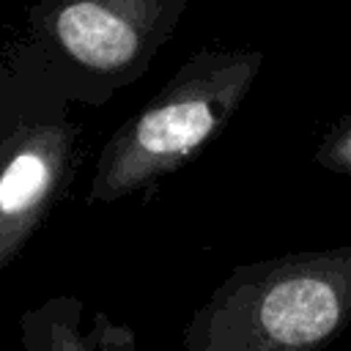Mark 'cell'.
<instances>
[{
	"instance_id": "6da1fadb",
	"label": "cell",
	"mask_w": 351,
	"mask_h": 351,
	"mask_svg": "<svg viewBox=\"0 0 351 351\" xmlns=\"http://www.w3.org/2000/svg\"><path fill=\"white\" fill-rule=\"evenodd\" d=\"M189 0H36L0 60L33 93L99 110L134 85Z\"/></svg>"
},
{
	"instance_id": "5b68a950",
	"label": "cell",
	"mask_w": 351,
	"mask_h": 351,
	"mask_svg": "<svg viewBox=\"0 0 351 351\" xmlns=\"http://www.w3.org/2000/svg\"><path fill=\"white\" fill-rule=\"evenodd\" d=\"M22 351H134L129 326L77 296H49L19 318Z\"/></svg>"
},
{
	"instance_id": "277c9868",
	"label": "cell",
	"mask_w": 351,
	"mask_h": 351,
	"mask_svg": "<svg viewBox=\"0 0 351 351\" xmlns=\"http://www.w3.org/2000/svg\"><path fill=\"white\" fill-rule=\"evenodd\" d=\"M71 110L33 93L0 140V274L49 219L77 176L82 126Z\"/></svg>"
},
{
	"instance_id": "3957f363",
	"label": "cell",
	"mask_w": 351,
	"mask_h": 351,
	"mask_svg": "<svg viewBox=\"0 0 351 351\" xmlns=\"http://www.w3.org/2000/svg\"><path fill=\"white\" fill-rule=\"evenodd\" d=\"M261 69V49H195L101 145L88 203L110 206L148 195L197 159L233 121Z\"/></svg>"
},
{
	"instance_id": "7a4b0ae2",
	"label": "cell",
	"mask_w": 351,
	"mask_h": 351,
	"mask_svg": "<svg viewBox=\"0 0 351 351\" xmlns=\"http://www.w3.org/2000/svg\"><path fill=\"white\" fill-rule=\"evenodd\" d=\"M351 324V244L239 263L195 310L181 351H326Z\"/></svg>"
},
{
	"instance_id": "52a82bcc",
	"label": "cell",
	"mask_w": 351,
	"mask_h": 351,
	"mask_svg": "<svg viewBox=\"0 0 351 351\" xmlns=\"http://www.w3.org/2000/svg\"><path fill=\"white\" fill-rule=\"evenodd\" d=\"M30 99H33V90H27L14 77V71L0 60V140L22 115V110L30 104Z\"/></svg>"
},
{
	"instance_id": "8992f818",
	"label": "cell",
	"mask_w": 351,
	"mask_h": 351,
	"mask_svg": "<svg viewBox=\"0 0 351 351\" xmlns=\"http://www.w3.org/2000/svg\"><path fill=\"white\" fill-rule=\"evenodd\" d=\"M315 165L335 173V176H351V112L337 118L318 140Z\"/></svg>"
}]
</instances>
